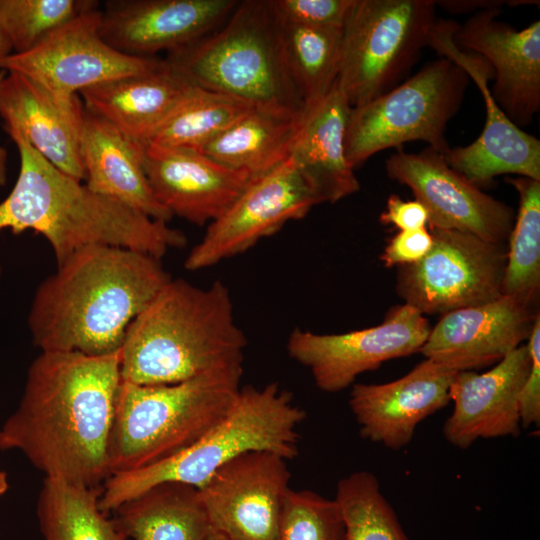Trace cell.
Segmentation results:
<instances>
[{
  "label": "cell",
  "instance_id": "obj_15",
  "mask_svg": "<svg viewBox=\"0 0 540 540\" xmlns=\"http://www.w3.org/2000/svg\"><path fill=\"white\" fill-rule=\"evenodd\" d=\"M385 170L426 208L429 228L470 233L501 244L509 239L514 210L450 167L444 153L431 147L418 153L399 149L386 160Z\"/></svg>",
  "mask_w": 540,
  "mask_h": 540
},
{
  "label": "cell",
  "instance_id": "obj_5",
  "mask_svg": "<svg viewBox=\"0 0 540 540\" xmlns=\"http://www.w3.org/2000/svg\"><path fill=\"white\" fill-rule=\"evenodd\" d=\"M305 418L293 395L277 382L241 387L225 416L187 449L154 465L109 476L100 491V508L112 512L162 482L200 488L219 467L248 451L292 460L299 453L298 429Z\"/></svg>",
  "mask_w": 540,
  "mask_h": 540
},
{
  "label": "cell",
  "instance_id": "obj_16",
  "mask_svg": "<svg viewBox=\"0 0 540 540\" xmlns=\"http://www.w3.org/2000/svg\"><path fill=\"white\" fill-rule=\"evenodd\" d=\"M287 461L248 451L219 467L198 488L210 527L231 540H276L290 490Z\"/></svg>",
  "mask_w": 540,
  "mask_h": 540
},
{
  "label": "cell",
  "instance_id": "obj_9",
  "mask_svg": "<svg viewBox=\"0 0 540 540\" xmlns=\"http://www.w3.org/2000/svg\"><path fill=\"white\" fill-rule=\"evenodd\" d=\"M433 0H354L342 28L338 85L351 107L399 84L428 46Z\"/></svg>",
  "mask_w": 540,
  "mask_h": 540
},
{
  "label": "cell",
  "instance_id": "obj_40",
  "mask_svg": "<svg viewBox=\"0 0 540 540\" xmlns=\"http://www.w3.org/2000/svg\"><path fill=\"white\" fill-rule=\"evenodd\" d=\"M436 5L443 7L453 13H459L464 11H479L489 8H500L506 1H474V0H448V1H435Z\"/></svg>",
  "mask_w": 540,
  "mask_h": 540
},
{
  "label": "cell",
  "instance_id": "obj_13",
  "mask_svg": "<svg viewBox=\"0 0 540 540\" xmlns=\"http://www.w3.org/2000/svg\"><path fill=\"white\" fill-rule=\"evenodd\" d=\"M101 10H87L31 50L12 53L1 70L21 73L62 100L96 84L151 70L162 60L125 55L100 35Z\"/></svg>",
  "mask_w": 540,
  "mask_h": 540
},
{
  "label": "cell",
  "instance_id": "obj_23",
  "mask_svg": "<svg viewBox=\"0 0 540 540\" xmlns=\"http://www.w3.org/2000/svg\"><path fill=\"white\" fill-rule=\"evenodd\" d=\"M84 107L78 96L62 100L27 76L6 71L0 81V117L64 173L85 181L81 156Z\"/></svg>",
  "mask_w": 540,
  "mask_h": 540
},
{
  "label": "cell",
  "instance_id": "obj_41",
  "mask_svg": "<svg viewBox=\"0 0 540 540\" xmlns=\"http://www.w3.org/2000/svg\"><path fill=\"white\" fill-rule=\"evenodd\" d=\"M6 71H0V81L4 77ZM7 181V150L0 146V186L6 184Z\"/></svg>",
  "mask_w": 540,
  "mask_h": 540
},
{
  "label": "cell",
  "instance_id": "obj_2",
  "mask_svg": "<svg viewBox=\"0 0 540 540\" xmlns=\"http://www.w3.org/2000/svg\"><path fill=\"white\" fill-rule=\"evenodd\" d=\"M57 267L28 315L41 351H119L130 323L172 279L159 258L107 245L85 247Z\"/></svg>",
  "mask_w": 540,
  "mask_h": 540
},
{
  "label": "cell",
  "instance_id": "obj_3",
  "mask_svg": "<svg viewBox=\"0 0 540 540\" xmlns=\"http://www.w3.org/2000/svg\"><path fill=\"white\" fill-rule=\"evenodd\" d=\"M16 144L20 170L0 203V231L26 230L43 235L57 266L94 245L121 247L161 259L187 239L168 222L155 220L119 201L98 194L48 162L16 128L4 127Z\"/></svg>",
  "mask_w": 540,
  "mask_h": 540
},
{
  "label": "cell",
  "instance_id": "obj_11",
  "mask_svg": "<svg viewBox=\"0 0 540 540\" xmlns=\"http://www.w3.org/2000/svg\"><path fill=\"white\" fill-rule=\"evenodd\" d=\"M320 199L289 157L272 170L253 178L190 250L184 267H211L241 254L287 222L305 217Z\"/></svg>",
  "mask_w": 540,
  "mask_h": 540
},
{
  "label": "cell",
  "instance_id": "obj_18",
  "mask_svg": "<svg viewBox=\"0 0 540 540\" xmlns=\"http://www.w3.org/2000/svg\"><path fill=\"white\" fill-rule=\"evenodd\" d=\"M236 0H110L101 10L100 35L115 50L152 58L182 48L218 28Z\"/></svg>",
  "mask_w": 540,
  "mask_h": 540
},
{
  "label": "cell",
  "instance_id": "obj_38",
  "mask_svg": "<svg viewBox=\"0 0 540 540\" xmlns=\"http://www.w3.org/2000/svg\"><path fill=\"white\" fill-rule=\"evenodd\" d=\"M433 237L428 228L399 231L380 256L385 267L410 265L420 261L432 248Z\"/></svg>",
  "mask_w": 540,
  "mask_h": 540
},
{
  "label": "cell",
  "instance_id": "obj_32",
  "mask_svg": "<svg viewBox=\"0 0 540 540\" xmlns=\"http://www.w3.org/2000/svg\"><path fill=\"white\" fill-rule=\"evenodd\" d=\"M519 196L509 236L502 294L532 305L540 286V181L507 178Z\"/></svg>",
  "mask_w": 540,
  "mask_h": 540
},
{
  "label": "cell",
  "instance_id": "obj_20",
  "mask_svg": "<svg viewBox=\"0 0 540 540\" xmlns=\"http://www.w3.org/2000/svg\"><path fill=\"white\" fill-rule=\"evenodd\" d=\"M457 371L424 359L403 377L383 384H353L349 407L360 436L392 450L407 446L417 426L443 409Z\"/></svg>",
  "mask_w": 540,
  "mask_h": 540
},
{
  "label": "cell",
  "instance_id": "obj_34",
  "mask_svg": "<svg viewBox=\"0 0 540 540\" xmlns=\"http://www.w3.org/2000/svg\"><path fill=\"white\" fill-rule=\"evenodd\" d=\"M98 6L94 0H0V28L13 53H24L79 14Z\"/></svg>",
  "mask_w": 540,
  "mask_h": 540
},
{
  "label": "cell",
  "instance_id": "obj_17",
  "mask_svg": "<svg viewBox=\"0 0 540 540\" xmlns=\"http://www.w3.org/2000/svg\"><path fill=\"white\" fill-rule=\"evenodd\" d=\"M500 8L475 12L456 24L452 39L491 67V94L510 121L523 128L540 109V21L521 30L498 20Z\"/></svg>",
  "mask_w": 540,
  "mask_h": 540
},
{
  "label": "cell",
  "instance_id": "obj_12",
  "mask_svg": "<svg viewBox=\"0 0 540 540\" xmlns=\"http://www.w3.org/2000/svg\"><path fill=\"white\" fill-rule=\"evenodd\" d=\"M430 330L428 319L404 303L390 309L381 324L370 328L341 334L296 328L288 338L287 352L310 370L320 390L336 393L386 361L419 352Z\"/></svg>",
  "mask_w": 540,
  "mask_h": 540
},
{
  "label": "cell",
  "instance_id": "obj_27",
  "mask_svg": "<svg viewBox=\"0 0 540 540\" xmlns=\"http://www.w3.org/2000/svg\"><path fill=\"white\" fill-rule=\"evenodd\" d=\"M303 113L254 107L197 151L256 178L289 158Z\"/></svg>",
  "mask_w": 540,
  "mask_h": 540
},
{
  "label": "cell",
  "instance_id": "obj_36",
  "mask_svg": "<svg viewBox=\"0 0 540 540\" xmlns=\"http://www.w3.org/2000/svg\"><path fill=\"white\" fill-rule=\"evenodd\" d=\"M354 0H272L282 22L343 28Z\"/></svg>",
  "mask_w": 540,
  "mask_h": 540
},
{
  "label": "cell",
  "instance_id": "obj_22",
  "mask_svg": "<svg viewBox=\"0 0 540 540\" xmlns=\"http://www.w3.org/2000/svg\"><path fill=\"white\" fill-rule=\"evenodd\" d=\"M142 146L145 175L157 202L195 225L220 217L251 180L197 150Z\"/></svg>",
  "mask_w": 540,
  "mask_h": 540
},
{
  "label": "cell",
  "instance_id": "obj_24",
  "mask_svg": "<svg viewBox=\"0 0 540 540\" xmlns=\"http://www.w3.org/2000/svg\"><path fill=\"white\" fill-rule=\"evenodd\" d=\"M194 87L163 59L151 70L96 84L79 95L87 111L144 143Z\"/></svg>",
  "mask_w": 540,
  "mask_h": 540
},
{
  "label": "cell",
  "instance_id": "obj_7",
  "mask_svg": "<svg viewBox=\"0 0 540 540\" xmlns=\"http://www.w3.org/2000/svg\"><path fill=\"white\" fill-rule=\"evenodd\" d=\"M164 60L192 85L254 107L305 108L286 65L272 0L238 1L222 26Z\"/></svg>",
  "mask_w": 540,
  "mask_h": 540
},
{
  "label": "cell",
  "instance_id": "obj_31",
  "mask_svg": "<svg viewBox=\"0 0 540 540\" xmlns=\"http://www.w3.org/2000/svg\"><path fill=\"white\" fill-rule=\"evenodd\" d=\"M252 108L242 100L195 86L144 143L199 150Z\"/></svg>",
  "mask_w": 540,
  "mask_h": 540
},
{
  "label": "cell",
  "instance_id": "obj_35",
  "mask_svg": "<svg viewBox=\"0 0 540 540\" xmlns=\"http://www.w3.org/2000/svg\"><path fill=\"white\" fill-rule=\"evenodd\" d=\"M276 540H345L338 504L311 490L290 489L284 500Z\"/></svg>",
  "mask_w": 540,
  "mask_h": 540
},
{
  "label": "cell",
  "instance_id": "obj_4",
  "mask_svg": "<svg viewBox=\"0 0 540 540\" xmlns=\"http://www.w3.org/2000/svg\"><path fill=\"white\" fill-rule=\"evenodd\" d=\"M246 345L223 282L200 288L171 279L126 330L121 380L137 385L171 384L243 365Z\"/></svg>",
  "mask_w": 540,
  "mask_h": 540
},
{
  "label": "cell",
  "instance_id": "obj_39",
  "mask_svg": "<svg viewBox=\"0 0 540 540\" xmlns=\"http://www.w3.org/2000/svg\"><path fill=\"white\" fill-rule=\"evenodd\" d=\"M428 220V212L419 201H404L395 194L388 198L386 210L380 216L381 223L400 231L427 228Z\"/></svg>",
  "mask_w": 540,
  "mask_h": 540
},
{
  "label": "cell",
  "instance_id": "obj_28",
  "mask_svg": "<svg viewBox=\"0 0 540 540\" xmlns=\"http://www.w3.org/2000/svg\"><path fill=\"white\" fill-rule=\"evenodd\" d=\"M112 512L128 540H208L211 531L198 488L181 482L153 485Z\"/></svg>",
  "mask_w": 540,
  "mask_h": 540
},
{
  "label": "cell",
  "instance_id": "obj_6",
  "mask_svg": "<svg viewBox=\"0 0 540 540\" xmlns=\"http://www.w3.org/2000/svg\"><path fill=\"white\" fill-rule=\"evenodd\" d=\"M243 365L171 384L121 380L108 442L110 476L167 460L199 440L228 412Z\"/></svg>",
  "mask_w": 540,
  "mask_h": 540
},
{
  "label": "cell",
  "instance_id": "obj_29",
  "mask_svg": "<svg viewBox=\"0 0 540 540\" xmlns=\"http://www.w3.org/2000/svg\"><path fill=\"white\" fill-rule=\"evenodd\" d=\"M98 488L45 477L36 513L43 540H128L99 505Z\"/></svg>",
  "mask_w": 540,
  "mask_h": 540
},
{
  "label": "cell",
  "instance_id": "obj_1",
  "mask_svg": "<svg viewBox=\"0 0 540 540\" xmlns=\"http://www.w3.org/2000/svg\"><path fill=\"white\" fill-rule=\"evenodd\" d=\"M121 349L92 356L41 351L17 409L0 427V450H19L45 477L98 488L110 476L108 442Z\"/></svg>",
  "mask_w": 540,
  "mask_h": 540
},
{
  "label": "cell",
  "instance_id": "obj_19",
  "mask_svg": "<svg viewBox=\"0 0 540 540\" xmlns=\"http://www.w3.org/2000/svg\"><path fill=\"white\" fill-rule=\"evenodd\" d=\"M537 315L531 305L502 294L442 315L419 352L457 372L495 365L528 340Z\"/></svg>",
  "mask_w": 540,
  "mask_h": 540
},
{
  "label": "cell",
  "instance_id": "obj_8",
  "mask_svg": "<svg viewBox=\"0 0 540 540\" xmlns=\"http://www.w3.org/2000/svg\"><path fill=\"white\" fill-rule=\"evenodd\" d=\"M468 82L458 65L441 57L386 93L352 107L345 134L351 167L411 141L445 153L450 148L446 128L461 107Z\"/></svg>",
  "mask_w": 540,
  "mask_h": 540
},
{
  "label": "cell",
  "instance_id": "obj_44",
  "mask_svg": "<svg viewBox=\"0 0 540 540\" xmlns=\"http://www.w3.org/2000/svg\"><path fill=\"white\" fill-rule=\"evenodd\" d=\"M208 540H231L229 539L228 537H226L225 535L213 530L211 528V531H210V535H209V539Z\"/></svg>",
  "mask_w": 540,
  "mask_h": 540
},
{
  "label": "cell",
  "instance_id": "obj_42",
  "mask_svg": "<svg viewBox=\"0 0 540 540\" xmlns=\"http://www.w3.org/2000/svg\"><path fill=\"white\" fill-rule=\"evenodd\" d=\"M12 53V45L3 30L0 28V69L2 62Z\"/></svg>",
  "mask_w": 540,
  "mask_h": 540
},
{
  "label": "cell",
  "instance_id": "obj_26",
  "mask_svg": "<svg viewBox=\"0 0 540 540\" xmlns=\"http://www.w3.org/2000/svg\"><path fill=\"white\" fill-rule=\"evenodd\" d=\"M81 156L86 185L92 191L155 220L173 216L152 194L143 167V146L84 108Z\"/></svg>",
  "mask_w": 540,
  "mask_h": 540
},
{
  "label": "cell",
  "instance_id": "obj_43",
  "mask_svg": "<svg viewBox=\"0 0 540 540\" xmlns=\"http://www.w3.org/2000/svg\"><path fill=\"white\" fill-rule=\"evenodd\" d=\"M8 480L5 472L0 470V496L3 495L8 489Z\"/></svg>",
  "mask_w": 540,
  "mask_h": 540
},
{
  "label": "cell",
  "instance_id": "obj_14",
  "mask_svg": "<svg viewBox=\"0 0 540 540\" xmlns=\"http://www.w3.org/2000/svg\"><path fill=\"white\" fill-rule=\"evenodd\" d=\"M456 24L437 19L428 46L458 65L474 81L483 98L486 121L475 141L444 153L448 165L476 185L503 174L540 181L539 139L513 124L498 106L488 84L493 79L491 67L479 55L461 50L454 43Z\"/></svg>",
  "mask_w": 540,
  "mask_h": 540
},
{
  "label": "cell",
  "instance_id": "obj_33",
  "mask_svg": "<svg viewBox=\"0 0 540 540\" xmlns=\"http://www.w3.org/2000/svg\"><path fill=\"white\" fill-rule=\"evenodd\" d=\"M345 540H409L393 507L370 471H354L337 483Z\"/></svg>",
  "mask_w": 540,
  "mask_h": 540
},
{
  "label": "cell",
  "instance_id": "obj_37",
  "mask_svg": "<svg viewBox=\"0 0 540 540\" xmlns=\"http://www.w3.org/2000/svg\"><path fill=\"white\" fill-rule=\"evenodd\" d=\"M530 369L519 396L521 428L540 424V316L537 315L527 340Z\"/></svg>",
  "mask_w": 540,
  "mask_h": 540
},
{
  "label": "cell",
  "instance_id": "obj_25",
  "mask_svg": "<svg viewBox=\"0 0 540 540\" xmlns=\"http://www.w3.org/2000/svg\"><path fill=\"white\" fill-rule=\"evenodd\" d=\"M351 105L338 82L318 103L305 107L290 158L321 203L337 202L360 189L345 154Z\"/></svg>",
  "mask_w": 540,
  "mask_h": 540
},
{
  "label": "cell",
  "instance_id": "obj_10",
  "mask_svg": "<svg viewBox=\"0 0 540 540\" xmlns=\"http://www.w3.org/2000/svg\"><path fill=\"white\" fill-rule=\"evenodd\" d=\"M433 245L418 262L399 266L397 293L424 314L479 305L502 295L505 244L470 233L429 228Z\"/></svg>",
  "mask_w": 540,
  "mask_h": 540
},
{
  "label": "cell",
  "instance_id": "obj_45",
  "mask_svg": "<svg viewBox=\"0 0 540 540\" xmlns=\"http://www.w3.org/2000/svg\"><path fill=\"white\" fill-rule=\"evenodd\" d=\"M1 272H2V269H1V265H0V276H1Z\"/></svg>",
  "mask_w": 540,
  "mask_h": 540
},
{
  "label": "cell",
  "instance_id": "obj_30",
  "mask_svg": "<svg viewBox=\"0 0 540 540\" xmlns=\"http://www.w3.org/2000/svg\"><path fill=\"white\" fill-rule=\"evenodd\" d=\"M281 41L287 68L304 106L318 103L338 79L342 28L281 21Z\"/></svg>",
  "mask_w": 540,
  "mask_h": 540
},
{
  "label": "cell",
  "instance_id": "obj_21",
  "mask_svg": "<svg viewBox=\"0 0 540 540\" xmlns=\"http://www.w3.org/2000/svg\"><path fill=\"white\" fill-rule=\"evenodd\" d=\"M529 369L526 343L484 373L457 372L449 390L453 410L442 429L446 441L467 449L479 439L517 437L519 396Z\"/></svg>",
  "mask_w": 540,
  "mask_h": 540
}]
</instances>
